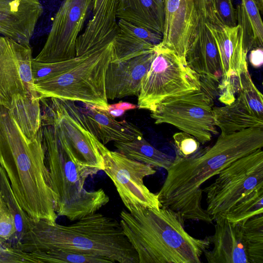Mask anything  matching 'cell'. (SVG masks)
<instances>
[{
  "label": "cell",
  "instance_id": "1",
  "mask_svg": "<svg viewBox=\"0 0 263 263\" xmlns=\"http://www.w3.org/2000/svg\"><path fill=\"white\" fill-rule=\"evenodd\" d=\"M263 146V127H254L218 137L212 146L199 148L193 155H176L158 198L162 208L177 213L185 220L213 221L201 205V186L236 160Z\"/></svg>",
  "mask_w": 263,
  "mask_h": 263
},
{
  "label": "cell",
  "instance_id": "2",
  "mask_svg": "<svg viewBox=\"0 0 263 263\" xmlns=\"http://www.w3.org/2000/svg\"><path fill=\"white\" fill-rule=\"evenodd\" d=\"M42 135L41 128L35 138L27 137L9 109L0 105V166L20 206L29 217L54 223L58 216Z\"/></svg>",
  "mask_w": 263,
  "mask_h": 263
},
{
  "label": "cell",
  "instance_id": "3",
  "mask_svg": "<svg viewBox=\"0 0 263 263\" xmlns=\"http://www.w3.org/2000/svg\"><path fill=\"white\" fill-rule=\"evenodd\" d=\"M76 221L64 226L32 219L14 247L24 253L28 262H35L42 253L63 249L103 256L114 263H139L137 252L117 220L96 212Z\"/></svg>",
  "mask_w": 263,
  "mask_h": 263
},
{
  "label": "cell",
  "instance_id": "4",
  "mask_svg": "<svg viewBox=\"0 0 263 263\" xmlns=\"http://www.w3.org/2000/svg\"><path fill=\"white\" fill-rule=\"evenodd\" d=\"M120 217L139 263H200L211 245L208 236L199 239L190 235L183 218L169 209L139 206L122 210Z\"/></svg>",
  "mask_w": 263,
  "mask_h": 263
},
{
  "label": "cell",
  "instance_id": "5",
  "mask_svg": "<svg viewBox=\"0 0 263 263\" xmlns=\"http://www.w3.org/2000/svg\"><path fill=\"white\" fill-rule=\"evenodd\" d=\"M42 141L58 216L70 221L96 213L109 201L104 191H88L86 180L100 170L74 155L52 126L42 123Z\"/></svg>",
  "mask_w": 263,
  "mask_h": 263
},
{
  "label": "cell",
  "instance_id": "6",
  "mask_svg": "<svg viewBox=\"0 0 263 263\" xmlns=\"http://www.w3.org/2000/svg\"><path fill=\"white\" fill-rule=\"evenodd\" d=\"M112 51V42L87 55L65 72L34 83L40 99L55 98L79 101L107 109L105 74Z\"/></svg>",
  "mask_w": 263,
  "mask_h": 263
},
{
  "label": "cell",
  "instance_id": "7",
  "mask_svg": "<svg viewBox=\"0 0 263 263\" xmlns=\"http://www.w3.org/2000/svg\"><path fill=\"white\" fill-rule=\"evenodd\" d=\"M156 52L138 96V107L150 111L167 98L201 87L200 77L187 65L185 59L158 44Z\"/></svg>",
  "mask_w": 263,
  "mask_h": 263
},
{
  "label": "cell",
  "instance_id": "8",
  "mask_svg": "<svg viewBox=\"0 0 263 263\" xmlns=\"http://www.w3.org/2000/svg\"><path fill=\"white\" fill-rule=\"evenodd\" d=\"M201 82L200 89L184 92L161 102L151 111V117L155 124H171L204 144L218 132L213 115V97L205 88V81Z\"/></svg>",
  "mask_w": 263,
  "mask_h": 263
},
{
  "label": "cell",
  "instance_id": "9",
  "mask_svg": "<svg viewBox=\"0 0 263 263\" xmlns=\"http://www.w3.org/2000/svg\"><path fill=\"white\" fill-rule=\"evenodd\" d=\"M202 190L206 194V210L213 220L224 216L248 192L263 186L262 148L232 162Z\"/></svg>",
  "mask_w": 263,
  "mask_h": 263
},
{
  "label": "cell",
  "instance_id": "10",
  "mask_svg": "<svg viewBox=\"0 0 263 263\" xmlns=\"http://www.w3.org/2000/svg\"><path fill=\"white\" fill-rule=\"evenodd\" d=\"M99 149L103 159V171L113 182L128 211L139 206L161 208L157 194L151 192L143 182L145 177L156 173L153 167L111 151L102 143Z\"/></svg>",
  "mask_w": 263,
  "mask_h": 263
},
{
  "label": "cell",
  "instance_id": "11",
  "mask_svg": "<svg viewBox=\"0 0 263 263\" xmlns=\"http://www.w3.org/2000/svg\"><path fill=\"white\" fill-rule=\"evenodd\" d=\"M93 0H63L52 21L45 43L33 59L53 63L76 57V42L92 10Z\"/></svg>",
  "mask_w": 263,
  "mask_h": 263
},
{
  "label": "cell",
  "instance_id": "12",
  "mask_svg": "<svg viewBox=\"0 0 263 263\" xmlns=\"http://www.w3.org/2000/svg\"><path fill=\"white\" fill-rule=\"evenodd\" d=\"M40 103L42 123L52 126L74 155L103 171V159L99 149L101 142L68 111L61 99L42 98Z\"/></svg>",
  "mask_w": 263,
  "mask_h": 263
},
{
  "label": "cell",
  "instance_id": "13",
  "mask_svg": "<svg viewBox=\"0 0 263 263\" xmlns=\"http://www.w3.org/2000/svg\"><path fill=\"white\" fill-rule=\"evenodd\" d=\"M33 61L30 45L0 36V95L3 101L16 94L40 98L35 89Z\"/></svg>",
  "mask_w": 263,
  "mask_h": 263
},
{
  "label": "cell",
  "instance_id": "14",
  "mask_svg": "<svg viewBox=\"0 0 263 263\" xmlns=\"http://www.w3.org/2000/svg\"><path fill=\"white\" fill-rule=\"evenodd\" d=\"M164 23L158 45L185 59L197 34L201 16L194 0H164Z\"/></svg>",
  "mask_w": 263,
  "mask_h": 263
},
{
  "label": "cell",
  "instance_id": "15",
  "mask_svg": "<svg viewBox=\"0 0 263 263\" xmlns=\"http://www.w3.org/2000/svg\"><path fill=\"white\" fill-rule=\"evenodd\" d=\"M62 100L68 111L104 145L111 141H130L143 136L134 124L116 120L105 108L85 103L79 106L74 101Z\"/></svg>",
  "mask_w": 263,
  "mask_h": 263
},
{
  "label": "cell",
  "instance_id": "16",
  "mask_svg": "<svg viewBox=\"0 0 263 263\" xmlns=\"http://www.w3.org/2000/svg\"><path fill=\"white\" fill-rule=\"evenodd\" d=\"M119 0H93L92 17L78 36L76 57L89 54L112 42L118 29Z\"/></svg>",
  "mask_w": 263,
  "mask_h": 263
},
{
  "label": "cell",
  "instance_id": "17",
  "mask_svg": "<svg viewBox=\"0 0 263 263\" xmlns=\"http://www.w3.org/2000/svg\"><path fill=\"white\" fill-rule=\"evenodd\" d=\"M43 11L40 0H0V34L30 45Z\"/></svg>",
  "mask_w": 263,
  "mask_h": 263
},
{
  "label": "cell",
  "instance_id": "18",
  "mask_svg": "<svg viewBox=\"0 0 263 263\" xmlns=\"http://www.w3.org/2000/svg\"><path fill=\"white\" fill-rule=\"evenodd\" d=\"M156 53L155 50L125 61L110 62L105 74L107 99L138 96L142 80L149 70Z\"/></svg>",
  "mask_w": 263,
  "mask_h": 263
},
{
  "label": "cell",
  "instance_id": "19",
  "mask_svg": "<svg viewBox=\"0 0 263 263\" xmlns=\"http://www.w3.org/2000/svg\"><path fill=\"white\" fill-rule=\"evenodd\" d=\"M206 23L217 45L223 73L220 83H224L248 68L249 51L245 42L244 29L239 23L230 27Z\"/></svg>",
  "mask_w": 263,
  "mask_h": 263
},
{
  "label": "cell",
  "instance_id": "20",
  "mask_svg": "<svg viewBox=\"0 0 263 263\" xmlns=\"http://www.w3.org/2000/svg\"><path fill=\"white\" fill-rule=\"evenodd\" d=\"M215 232L208 236L210 250L204 253L209 263H249L242 229L224 217L215 220Z\"/></svg>",
  "mask_w": 263,
  "mask_h": 263
},
{
  "label": "cell",
  "instance_id": "21",
  "mask_svg": "<svg viewBox=\"0 0 263 263\" xmlns=\"http://www.w3.org/2000/svg\"><path fill=\"white\" fill-rule=\"evenodd\" d=\"M185 60L187 65L200 78L218 82L222 77L217 43L202 17L197 34L189 48Z\"/></svg>",
  "mask_w": 263,
  "mask_h": 263
},
{
  "label": "cell",
  "instance_id": "22",
  "mask_svg": "<svg viewBox=\"0 0 263 263\" xmlns=\"http://www.w3.org/2000/svg\"><path fill=\"white\" fill-rule=\"evenodd\" d=\"M162 39L161 34L119 19L110 62L123 61L155 51Z\"/></svg>",
  "mask_w": 263,
  "mask_h": 263
},
{
  "label": "cell",
  "instance_id": "23",
  "mask_svg": "<svg viewBox=\"0 0 263 263\" xmlns=\"http://www.w3.org/2000/svg\"><path fill=\"white\" fill-rule=\"evenodd\" d=\"M214 123L224 136L254 127H263V119L258 118L251 110L242 90L231 104L213 107Z\"/></svg>",
  "mask_w": 263,
  "mask_h": 263
},
{
  "label": "cell",
  "instance_id": "24",
  "mask_svg": "<svg viewBox=\"0 0 263 263\" xmlns=\"http://www.w3.org/2000/svg\"><path fill=\"white\" fill-rule=\"evenodd\" d=\"M164 0H119L117 17L162 35Z\"/></svg>",
  "mask_w": 263,
  "mask_h": 263
},
{
  "label": "cell",
  "instance_id": "25",
  "mask_svg": "<svg viewBox=\"0 0 263 263\" xmlns=\"http://www.w3.org/2000/svg\"><path fill=\"white\" fill-rule=\"evenodd\" d=\"M3 106L9 109L27 137L33 139L39 135L42 127L40 98L28 95L16 94Z\"/></svg>",
  "mask_w": 263,
  "mask_h": 263
},
{
  "label": "cell",
  "instance_id": "26",
  "mask_svg": "<svg viewBox=\"0 0 263 263\" xmlns=\"http://www.w3.org/2000/svg\"><path fill=\"white\" fill-rule=\"evenodd\" d=\"M114 145L118 152L129 159L166 171L174 159L152 146L143 136L130 141L115 142Z\"/></svg>",
  "mask_w": 263,
  "mask_h": 263
},
{
  "label": "cell",
  "instance_id": "27",
  "mask_svg": "<svg viewBox=\"0 0 263 263\" xmlns=\"http://www.w3.org/2000/svg\"><path fill=\"white\" fill-rule=\"evenodd\" d=\"M0 192L1 197L14 221L16 233L12 244L15 246L26 232L32 219L20 206L11 189L7 175L1 166Z\"/></svg>",
  "mask_w": 263,
  "mask_h": 263
},
{
  "label": "cell",
  "instance_id": "28",
  "mask_svg": "<svg viewBox=\"0 0 263 263\" xmlns=\"http://www.w3.org/2000/svg\"><path fill=\"white\" fill-rule=\"evenodd\" d=\"M263 213V186L256 187L243 195L223 217L234 223H241Z\"/></svg>",
  "mask_w": 263,
  "mask_h": 263
},
{
  "label": "cell",
  "instance_id": "29",
  "mask_svg": "<svg viewBox=\"0 0 263 263\" xmlns=\"http://www.w3.org/2000/svg\"><path fill=\"white\" fill-rule=\"evenodd\" d=\"M249 263H263V216H255L239 223Z\"/></svg>",
  "mask_w": 263,
  "mask_h": 263
},
{
  "label": "cell",
  "instance_id": "30",
  "mask_svg": "<svg viewBox=\"0 0 263 263\" xmlns=\"http://www.w3.org/2000/svg\"><path fill=\"white\" fill-rule=\"evenodd\" d=\"M35 263H114L100 256L68 250H55L39 254Z\"/></svg>",
  "mask_w": 263,
  "mask_h": 263
},
{
  "label": "cell",
  "instance_id": "31",
  "mask_svg": "<svg viewBox=\"0 0 263 263\" xmlns=\"http://www.w3.org/2000/svg\"><path fill=\"white\" fill-rule=\"evenodd\" d=\"M87 55L53 63L39 62L33 59L32 70L34 83L53 78L65 72L81 62Z\"/></svg>",
  "mask_w": 263,
  "mask_h": 263
},
{
  "label": "cell",
  "instance_id": "32",
  "mask_svg": "<svg viewBox=\"0 0 263 263\" xmlns=\"http://www.w3.org/2000/svg\"><path fill=\"white\" fill-rule=\"evenodd\" d=\"M240 89L244 93L252 112L263 119V97L253 83L248 68L238 76Z\"/></svg>",
  "mask_w": 263,
  "mask_h": 263
},
{
  "label": "cell",
  "instance_id": "33",
  "mask_svg": "<svg viewBox=\"0 0 263 263\" xmlns=\"http://www.w3.org/2000/svg\"><path fill=\"white\" fill-rule=\"evenodd\" d=\"M240 6L252 33L254 46L263 45V24L260 11L255 0H241Z\"/></svg>",
  "mask_w": 263,
  "mask_h": 263
},
{
  "label": "cell",
  "instance_id": "34",
  "mask_svg": "<svg viewBox=\"0 0 263 263\" xmlns=\"http://www.w3.org/2000/svg\"><path fill=\"white\" fill-rule=\"evenodd\" d=\"M177 156L189 157L200 148V142L194 137L184 132H178L173 136Z\"/></svg>",
  "mask_w": 263,
  "mask_h": 263
},
{
  "label": "cell",
  "instance_id": "35",
  "mask_svg": "<svg viewBox=\"0 0 263 263\" xmlns=\"http://www.w3.org/2000/svg\"><path fill=\"white\" fill-rule=\"evenodd\" d=\"M217 16L221 25L235 26L237 25V10L233 0H213Z\"/></svg>",
  "mask_w": 263,
  "mask_h": 263
},
{
  "label": "cell",
  "instance_id": "36",
  "mask_svg": "<svg viewBox=\"0 0 263 263\" xmlns=\"http://www.w3.org/2000/svg\"><path fill=\"white\" fill-rule=\"evenodd\" d=\"M15 233L13 218L2 198L0 202V238L12 244Z\"/></svg>",
  "mask_w": 263,
  "mask_h": 263
},
{
  "label": "cell",
  "instance_id": "37",
  "mask_svg": "<svg viewBox=\"0 0 263 263\" xmlns=\"http://www.w3.org/2000/svg\"><path fill=\"white\" fill-rule=\"evenodd\" d=\"M200 16L212 24L221 25L217 18L213 0H194Z\"/></svg>",
  "mask_w": 263,
  "mask_h": 263
},
{
  "label": "cell",
  "instance_id": "38",
  "mask_svg": "<svg viewBox=\"0 0 263 263\" xmlns=\"http://www.w3.org/2000/svg\"><path fill=\"white\" fill-rule=\"evenodd\" d=\"M137 106L128 102H120L108 105V112L114 118L122 116L126 111L135 109Z\"/></svg>",
  "mask_w": 263,
  "mask_h": 263
},
{
  "label": "cell",
  "instance_id": "39",
  "mask_svg": "<svg viewBox=\"0 0 263 263\" xmlns=\"http://www.w3.org/2000/svg\"><path fill=\"white\" fill-rule=\"evenodd\" d=\"M249 61L254 68H259L263 64L262 47H258L252 49L250 51Z\"/></svg>",
  "mask_w": 263,
  "mask_h": 263
},
{
  "label": "cell",
  "instance_id": "40",
  "mask_svg": "<svg viewBox=\"0 0 263 263\" xmlns=\"http://www.w3.org/2000/svg\"><path fill=\"white\" fill-rule=\"evenodd\" d=\"M260 12H262L263 10V0H255Z\"/></svg>",
  "mask_w": 263,
  "mask_h": 263
},
{
  "label": "cell",
  "instance_id": "41",
  "mask_svg": "<svg viewBox=\"0 0 263 263\" xmlns=\"http://www.w3.org/2000/svg\"><path fill=\"white\" fill-rule=\"evenodd\" d=\"M2 96L0 95V105H2Z\"/></svg>",
  "mask_w": 263,
  "mask_h": 263
},
{
  "label": "cell",
  "instance_id": "42",
  "mask_svg": "<svg viewBox=\"0 0 263 263\" xmlns=\"http://www.w3.org/2000/svg\"><path fill=\"white\" fill-rule=\"evenodd\" d=\"M1 199H2V197H1V192H0V202L1 201Z\"/></svg>",
  "mask_w": 263,
  "mask_h": 263
}]
</instances>
